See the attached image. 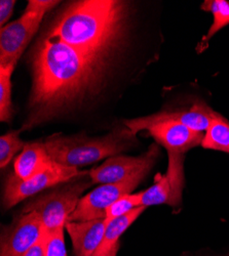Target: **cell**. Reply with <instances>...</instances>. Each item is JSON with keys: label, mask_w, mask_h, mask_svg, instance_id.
<instances>
[{"label": "cell", "mask_w": 229, "mask_h": 256, "mask_svg": "<svg viewBox=\"0 0 229 256\" xmlns=\"http://www.w3.org/2000/svg\"><path fill=\"white\" fill-rule=\"evenodd\" d=\"M184 155L169 153V168L166 176L170 180L173 194V207H176L181 202L182 190L184 186V170H183Z\"/></svg>", "instance_id": "cell-19"}, {"label": "cell", "mask_w": 229, "mask_h": 256, "mask_svg": "<svg viewBox=\"0 0 229 256\" xmlns=\"http://www.w3.org/2000/svg\"><path fill=\"white\" fill-rule=\"evenodd\" d=\"M45 16L25 10L18 20L0 29V66L18 62L38 31Z\"/></svg>", "instance_id": "cell-7"}, {"label": "cell", "mask_w": 229, "mask_h": 256, "mask_svg": "<svg viewBox=\"0 0 229 256\" xmlns=\"http://www.w3.org/2000/svg\"><path fill=\"white\" fill-rule=\"evenodd\" d=\"M26 142L19 136L18 132H12L0 138V167L5 169L13 160L15 155L23 150Z\"/></svg>", "instance_id": "cell-20"}, {"label": "cell", "mask_w": 229, "mask_h": 256, "mask_svg": "<svg viewBox=\"0 0 229 256\" xmlns=\"http://www.w3.org/2000/svg\"><path fill=\"white\" fill-rule=\"evenodd\" d=\"M17 62L0 66V120L10 122L14 115L12 104V75Z\"/></svg>", "instance_id": "cell-17"}, {"label": "cell", "mask_w": 229, "mask_h": 256, "mask_svg": "<svg viewBox=\"0 0 229 256\" xmlns=\"http://www.w3.org/2000/svg\"><path fill=\"white\" fill-rule=\"evenodd\" d=\"M126 4L118 0H80L62 12L49 35L89 56L107 58L120 41Z\"/></svg>", "instance_id": "cell-2"}, {"label": "cell", "mask_w": 229, "mask_h": 256, "mask_svg": "<svg viewBox=\"0 0 229 256\" xmlns=\"http://www.w3.org/2000/svg\"><path fill=\"white\" fill-rule=\"evenodd\" d=\"M140 206V193L123 195L107 208L105 212V222L107 224L115 218L126 216Z\"/></svg>", "instance_id": "cell-21"}, {"label": "cell", "mask_w": 229, "mask_h": 256, "mask_svg": "<svg viewBox=\"0 0 229 256\" xmlns=\"http://www.w3.org/2000/svg\"><path fill=\"white\" fill-rule=\"evenodd\" d=\"M106 58L89 56L51 35L32 58L29 128L80 104L94 94L105 76Z\"/></svg>", "instance_id": "cell-1"}, {"label": "cell", "mask_w": 229, "mask_h": 256, "mask_svg": "<svg viewBox=\"0 0 229 256\" xmlns=\"http://www.w3.org/2000/svg\"><path fill=\"white\" fill-rule=\"evenodd\" d=\"M119 247H120V244H118V245H116L113 249H111L108 253H106L105 255H103V256H116L117 255V252H118V249H119Z\"/></svg>", "instance_id": "cell-26"}, {"label": "cell", "mask_w": 229, "mask_h": 256, "mask_svg": "<svg viewBox=\"0 0 229 256\" xmlns=\"http://www.w3.org/2000/svg\"><path fill=\"white\" fill-rule=\"evenodd\" d=\"M148 174V170H145L122 182L100 184L79 200L68 222H88L105 218L107 208L121 196L131 194Z\"/></svg>", "instance_id": "cell-6"}, {"label": "cell", "mask_w": 229, "mask_h": 256, "mask_svg": "<svg viewBox=\"0 0 229 256\" xmlns=\"http://www.w3.org/2000/svg\"><path fill=\"white\" fill-rule=\"evenodd\" d=\"M94 184L88 172L66 182L63 186L41 195L30 201L22 209V213L35 212L45 228L51 232L65 228L70 216L76 209L81 195Z\"/></svg>", "instance_id": "cell-4"}, {"label": "cell", "mask_w": 229, "mask_h": 256, "mask_svg": "<svg viewBox=\"0 0 229 256\" xmlns=\"http://www.w3.org/2000/svg\"><path fill=\"white\" fill-rule=\"evenodd\" d=\"M44 232V224L35 212L22 213L2 234L0 256H24Z\"/></svg>", "instance_id": "cell-10"}, {"label": "cell", "mask_w": 229, "mask_h": 256, "mask_svg": "<svg viewBox=\"0 0 229 256\" xmlns=\"http://www.w3.org/2000/svg\"><path fill=\"white\" fill-rule=\"evenodd\" d=\"M158 155V146L153 144L147 153L142 156H113L108 158L102 165L92 168L88 172L93 184H108L128 180L136 174L148 170L150 172Z\"/></svg>", "instance_id": "cell-8"}, {"label": "cell", "mask_w": 229, "mask_h": 256, "mask_svg": "<svg viewBox=\"0 0 229 256\" xmlns=\"http://www.w3.org/2000/svg\"><path fill=\"white\" fill-rule=\"evenodd\" d=\"M45 142H28L14 163V174L22 180H29L52 165Z\"/></svg>", "instance_id": "cell-13"}, {"label": "cell", "mask_w": 229, "mask_h": 256, "mask_svg": "<svg viewBox=\"0 0 229 256\" xmlns=\"http://www.w3.org/2000/svg\"><path fill=\"white\" fill-rule=\"evenodd\" d=\"M204 148L229 153V122L221 115L216 117L203 134L200 144Z\"/></svg>", "instance_id": "cell-15"}, {"label": "cell", "mask_w": 229, "mask_h": 256, "mask_svg": "<svg viewBox=\"0 0 229 256\" xmlns=\"http://www.w3.org/2000/svg\"><path fill=\"white\" fill-rule=\"evenodd\" d=\"M44 236V234H43ZM24 256H46V253H45V245H44V240H43V237H41V239L36 243L34 244L25 254Z\"/></svg>", "instance_id": "cell-25"}, {"label": "cell", "mask_w": 229, "mask_h": 256, "mask_svg": "<svg viewBox=\"0 0 229 256\" xmlns=\"http://www.w3.org/2000/svg\"><path fill=\"white\" fill-rule=\"evenodd\" d=\"M201 10L213 14V24L207 34L202 39V44H206L217 32L229 25V0H205L201 4Z\"/></svg>", "instance_id": "cell-18"}, {"label": "cell", "mask_w": 229, "mask_h": 256, "mask_svg": "<svg viewBox=\"0 0 229 256\" xmlns=\"http://www.w3.org/2000/svg\"><path fill=\"white\" fill-rule=\"evenodd\" d=\"M137 142L135 134L124 125L105 136L55 134L46 140L51 158L62 165L80 167L119 155Z\"/></svg>", "instance_id": "cell-3"}, {"label": "cell", "mask_w": 229, "mask_h": 256, "mask_svg": "<svg viewBox=\"0 0 229 256\" xmlns=\"http://www.w3.org/2000/svg\"><path fill=\"white\" fill-rule=\"evenodd\" d=\"M65 230L71 239L75 256H94L103 242L106 222L105 218L67 222Z\"/></svg>", "instance_id": "cell-12"}, {"label": "cell", "mask_w": 229, "mask_h": 256, "mask_svg": "<svg viewBox=\"0 0 229 256\" xmlns=\"http://www.w3.org/2000/svg\"><path fill=\"white\" fill-rule=\"evenodd\" d=\"M149 134L169 153L184 155L190 148L201 144L203 134L176 122L159 123L148 128Z\"/></svg>", "instance_id": "cell-11"}, {"label": "cell", "mask_w": 229, "mask_h": 256, "mask_svg": "<svg viewBox=\"0 0 229 256\" xmlns=\"http://www.w3.org/2000/svg\"><path fill=\"white\" fill-rule=\"evenodd\" d=\"M141 206L149 207L153 205L168 204L173 206L172 186L168 176L158 174L154 184L147 190L140 192Z\"/></svg>", "instance_id": "cell-16"}, {"label": "cell", "mask_w": 229, "mask_h": 256, "mask_svg": "<svg viewBox=\"0 0 229 256\" xmlns=\"http://www.w3.org/2000/svg\"><path fill=\"white\" fill-rule=\"evenodd\" d=\"M59 4L60 2H55V0H30V2H28L26 10L46 14Z\"/></svg>", "instance_id": "cell-23"}, {"label": "cell", "mask_w": 229, "mask_h": 256, "mask_svg": "<svg viewBox=\"0 0 229 256\" xmlns=\"http://www.w3.org/2000/svg\"><path fill=\"white\" fill-rule=\"evenodd\" d=\"M64 230L65 228H60L44 232L43 240L46 256H68L65 245Z\"/></svg>", "instance_id": "cell-22"}, {"label": "cell", "mask_w": 229, "mask_h": 256, "mask_svg": "<svg viewBox=\"0 0 229 256\" xmlns=\"http://www.w3.org/2000/svg\"><path fill=\"white\" fill-rule=\"evenodd\" d=\"M16 4V0H2L0 2V26H2V28L5 27L6 24L8 25Z\"/></svg>", "instance_id": "cell-24"}, {"label": "cell", "mask_w": 229, "mask_h": 256, "mask_svg": "<svg viewBox=\"0 0 229 256\" xmlns=\"http://www.w3.org/2000/svg\"><path fill=\"white\" fill-rule=\"evenodd\" d=\"M219 115L204 102H195L188 109L160 111L147 117L126 120L123 123L135 136L141 130H147L151 126L165 122L180 123L204 134L212 121Z\"/></svg>", "instance_id": "cell-9"}, {"label": "cell", "mask_w": 229, "mask_h": 256, "mask_svg": "<svg viewBox=\"0 0 229 256\" xmlns=\"http://www.w3.org/2000/svg\"><path fill=\"white\" fill-rule=\"evenodd\" d=\"M146 209H147V207L140 206V207L134 209L133 211L129 212L128 214L107 222L103 242L94 256L105 255L111 249H113L116 245L120 244L119 239L123 234V232H126L139 218V216Z\"/></svg>", "instance_id": "cell-14"}, {"label": "cell", "mask_w": 229, "mask_h": 256, "mask_svg": "<svg viewBox=\"0 0 229 256\" xmlns=\"http://www.w3.org/2000/svg\"><path fill=\"white\" fill-rule=\"evenodd\" d=\"M87 172H80L78 168L62 165L54 161L44 172L26 180L18 178L15 174H11L6 182L5 206L7 209H10L23 200L39 194L40 192L61 184H66L85 176Z\"/></svg>", "instance_id": "cell-5"}]
</instances>
